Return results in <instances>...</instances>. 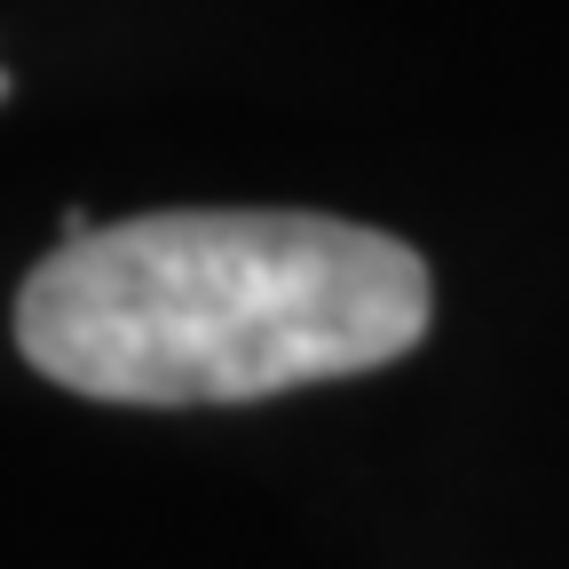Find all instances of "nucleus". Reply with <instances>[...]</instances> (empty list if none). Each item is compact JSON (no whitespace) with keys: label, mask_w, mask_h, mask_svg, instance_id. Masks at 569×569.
<instances>
[{"label":"nucleus","mask_w":569,"mask_h":569,"mask_svg":"<svg viewBox=\"0 0 569 569\" xmlns=\"http://www.w3.org/2000/svg\"><path fill=\"white\" fill-rule=\"evenodd\" d=\"M427 261L332 213L174 206L56 246L17 293L24 365L96 403H261L411 356Z\"/></svg>","instance_id":"1"},{"label":"nucleus","mask_w":569,"mask_h":569,"mask_svg":"<svg viewBox=\"0 0 569 569\" xmlns=\"http://www.w3.org/2000/svg\"><path fill=\"white\" fill-rule=\"evenodd\" d=\"M0 103H9V71H0Z\"/></svg>","instance_id":"3"},{"label":"nucleus","mask_w":569,"mask_h":569,"mask_svg":"<svg viewBox=\"0 0 569 569\" xmlns=\"http://www.w3.org/2000/svg\"><path fill=\"white\" fill-rule=\"evenodd\" d=\"M96 222H88V206H63V222H56V246H71V238H88Z\"/></svg>","instance_id":"2"}]
</instances>
